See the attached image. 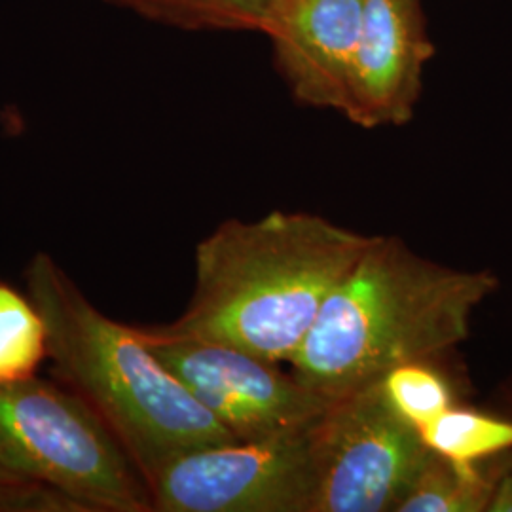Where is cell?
Wrapping results in <instances>:
<instances>
[{"label": "cell", "instance_id": "1", "mask_svg": "<svg viewBox=\"0 0 512 512\" xmlns=\"http://www.w3.org/2000/svg\"><path fill=\"white\" fill-rule=\"evenodd\" d=\"M374 236L311 213L228 219L196 245L194 291L165 334L291 363Z\"/></svg>", "mask_w": 512, "mask_h": 512}, {"label": "cell", "instance_id": "2", "mask_svg": "<svg viewBox=\"0 0 512 512\" xmlns=\"http://www.w3.org/2000/svg\"><path fill=\"white\" fill-rule=\"evenodd\" d=\"M497 285L488 270H454L401 238L374 236L291 359L293 376L336 401L395 366L437 361L467 340L473 313Z\"/></svg>", "mask_w": 512, "mask_h": 512}, {"label": "cell", "instance_id": "3", "mask_svg": "<svg viewBox=\"0 0 512 512\" xmlns=\"http://www.w3.org/2000/svg\"><path fill=\"white\" fill-rule=\"evenodd\" d=\"M23 277L48 327L57 382L92 406L147 484L186 452L238 440L158 359L141 327L105 315L54 256L35 253Z\"/></svg>", "mask_w": 512, "mask_h": 512}, {"label": "cell", "instance_id": "4", "mask_svg": "<svg viewBox=\"0 0 512 512\" xmlns=\"http://www.w3.org/2000/svg\"><path fill=\"white\" fill-rule=\"evenodd\" d=\"M0 459L80 497L93 512H150L147 480L128 452L67 385L38 376L0 384Z\"/></svg>", "mask_w": 512, "mask_h": 512}, {"label": "cell", "instance_id": "5", "mask_svg": "<svg viewBox=\"0 0 512 512\" xmlns=\"http://www.w3.org/2000/svg\"><path fill=\"white\" fill-rule=\"evenodd\" d=\"M317 423L260 440L205 446L169 461L148 490L160 512H311Z\"/></svg>", "mask_w": 512, "mask_h": 512}, {"label": "cell", "instance_id": "6", "mask_svg": "<svg viewBox=\"0 0 512 512\" xmlns=\"http://www.w3.org/2000/svg\"><path fill=\"white\" fill-rule=\"evenodd\" d=\"M433 454L387 404L380 382L340 397L317 423L311 512H397Z\"/></svg>", "mask_w": 512, "mask_h": 512}, {"label": "cell", "instance_id": "7", "mask_svg": "<svg viewBox=\"0 0 512 512\" xmlns=\"http://www.w3.org/2000/svg\"><path fill=\"white\" fill-rule=\"evenodd\" d=\"M158 355L207 412L238 440H260L321 420L334 401L293 374L230 346L141 327Z\"/></svg>", "mask_w": 512, "mask_h": 512}, {"label": "cell", "instance_id": "8", "mask_svg": "<svg viewBox=\"0 0 512 512\" xmlns=\"http://www.w3.org/2000/svg\"><path fill=\"white\" fill-rule=\"evenodd\" d=\"M433 54L421 0H363L361 42L344 116L366 129L410 122L423 67Z\"/></svg>", "mask_w": 512, "mask_h": 512}, {"label": "cell", "instance_id": "9", "mask_svg": "<svg viewBox=\"0 0 512 512\" xmlns=\"http://www.w3.org/2000/svg\"><path fill=\"white\" fill-rule=\"evenodd\" d=\"M363 0H277L264 35L294 97L346 112L361 42Z\"/></svg>", "mask_w": 512, "mask_h": 512}, {"label": "cell", "instance_id": "10", "mask_svg": "<svg viewBox=\"0 0 512 512\" xmlns=\"http://www.w3.org/2000/svg\"><path fill=\"white\" fill-rule=\"evenodd\" d=\"M499 476L480 463H458L433 454L397 512H482Z\"/></svg>", "mask_w": 512, "mask_h": 512}, {"label": "cell", "instance_id": "11", "mask_svg": "<svg viewBox=\"0 0 512 512\" xmlns=\"http://www.w3.org/2000/svg\"><path fill=\"white\" fill-rule=\"evenodd\" d=\"M48 327L31 296L0 281V384L37 376L48 359Z\"/></svg>", "mask_w": 512, "mask_h": 512}, {"label": "cell", "instance_id": "12", "mask_svg": "<svg viewBox=\"0 0 512 512\" xmlns=\"http://www.w3.org/2000/svg\"><path fill=\"white\" fill-rule=\"evenodd\" d=\"M420 433L435 454L458 463H482L512 450L511 420L458 404L442 412Z\"/></svg>", "mask_w": 512, "mask_h": 512}, {"label": "cell", "instance_id": "13", "mask_svg": "<svg viewBox=\"0 0 512 512\" xmlns=\"http://www.w3.org/2000/svg\"><path fill=\"white\" fill-rule=\"evenodd\" d=\"M148 19L183 29L264 33L277 0H107Z\"/></svg>", "mask_w": 512, "mask_h": 512}, {"label": "cell", "instance_id": "14", "mask_svg": "<svg viewBox=\"0 0 512 512\" xmlns=\"http://www.w3.org/2000/svg\"><path fill=\"white\" fill-rule=\"evenodd\" d=\"M380 387L393 412L418 431L456 406L452 382L435 366V361L395 366L382 376Z\"/></svg>", "mask_w": 512, "mask_h": 512}, {"label": "cell", "instance_id": "15", "mask_svg": "<svg viewBox=\"0 0 512 512\" xmlns=\"http://www.w3.org/2000/svg\"><path fill=\"white\" fill-rule=\"evenodd\" d=\"M0 512H93L80 497L33 476L0 478Z\"/></svg>", "mask_w": 512, "mask_h": 512}, {"label": "cell", "instance_id": "16", "mask_svg": "<svg viewBox=\"0 0 512 512\" xmlns=\"http://www.w3.org/2000/svg\"><path fill=\"white\" fill-rule=\"evenodd\" d=\"M486 511L512 512V473H505L497 478Z\"/></svg>", "mask_w": 512, "mask_h": 512}, {"label": "cell", "instance_id": "17", "mask_svg": "<svg viewBox=\"0 0 512 512\" xmlns=\"http://www.w3.org/2000/svg\"><path fill=\"white\" fill-rule=\"evenodd\" d=\"M10 476H21L16 475V473H12L4 463H2V459H0V478H10Z\"/></svg>", "mask_w": 512, "mask_h": 512}]
</instances>
